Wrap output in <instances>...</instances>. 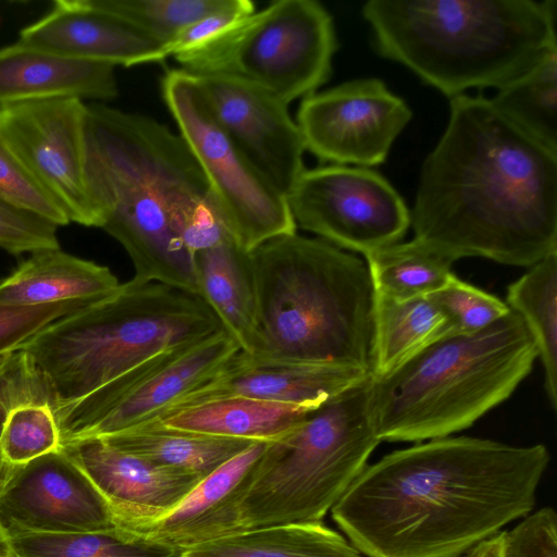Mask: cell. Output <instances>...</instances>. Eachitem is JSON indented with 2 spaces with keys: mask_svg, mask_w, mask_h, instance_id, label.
Listing matches in <instances>:
<instances>
[{
  "mask_svg": "<svg viewBox=\"0 0 557 557\" xmlns=\"http://www.w3.org/2000/svg\"><path fill=\"white\" fill-rule=\"evenodd\" d=\"M181 557H366L322 522L239 532L181 553Z\"/></svg>",
  "mask_w": 557,
  "mask_h": 557,
  "instance_id": "cell-28",
  "label": "cell"
},
{
  "mask_svg": "<svg viewBox=\"0 0 557 557\" xmlns=\"http://www.w3.org/2000/svg\"><path fill=\"white\" fill-rule=\"evenodd\" d=\"M267 443H252L203 478L171 511L126 531L181 553L242 532L240 503Z\"/></svg>",
  "mask_w": 557,
  "mask_h": 557,
  "instance_id": "cell-20",
  "label": "cell"
},
{
  "mask_svg": "<svg viewBox=\"0 0 557 557\" xmlns=\"http://www.w3.org/2000/svg\"><path fill=\"white\" fill-rule=\"evenodd\" d=\"M430 296L450 317L457 333L480 331L510 312L505 301L456 275L445 287Z\"/></svg>",
  "mask_w": 557,
  "mask_h": 557,
  "instance_id": "cell-35",
  "label": "cell"
},
{
  "mask_svg": "<svg viewBox=\"0 0 557 557\" xmlns=\"http://www.w3.org/2000/svg\"><path fill=\"white\" fill-rule=\"evenodd\" d=\"M0 403L5 409L0 466L23 465L62 448L55 412L18 359L11 358L0 371Z\"/></svg>",
  "mask_w": 557,
  "mask_h": 557,
  "instance_id": "cell-24",
  "label": "cell"
},
{
  "mask_svg": "<svg viewBox=\"0 0 557 557\" xmlns=\"http://www.w3.org/2000/svg\"><path fill=\"white\" fill-rule=\"evenodd\" d=\"M18 40L114 67L162 62L166 45L108 10L101 0H55Z\"/></svg>",
  "mask_w": 557,
  "mask_h": 557,
  "instance_id": "cell-18",
  "label": "cell"
},
{
  "mask_svg": "<svg viewBox=\"0 0 557 557\" xmlns=\"http://www.w3.org/2000/svg\"><path fill=\"white\" fill-rule=\"evenodd\" d=\"M87 103L77 98L0 108V133L71 223L101 227L86 180Z\"/></svg>",
  "mask_w": 557,
  "mask_h": 557,
  "instance_id": "cell-12",
  "label": "cell"
},
{
  "mask_svg": "<svg viewBox=\"0 0 557 557\" xmlns=\"http://www.w3.org/2000/svg\"><path fill=\"white\" fill-rule=\"evenodd\" d=\"M507 288L510 310L531 334L544 369L549 405L557 407V251L541 259Z\"/></svg>",
  "mask_w": 557,
  "mask_h": 557,
  "instance_id": "cell-29",
  "label": "cell"
},
{
  "mask_svg": "<svg viewBox=\"0 0 557 557\" xmlns=\"http://www.w3.org/2000/svg\"><path fill=\"white\" fill-rule=\"evenodd\" d=\"M13 557V556H12Z\"/></svg>",
  "mask_w": 557,
  "mask_h": 557,
  "instance_id": "cell-44",
  "label": "cell"
},
{
  "mask_svg": "<svg viewBox=\"0 0 557 557\" xmlns=\"http://www.w3.org/2000/svg\"><path fill=\"white\" fill-rule=\"evenodd\" d=\"M58 226L0 199V248L18 256L59 248Z\"/></svg>",
  "mask_w": 557,
  "mask_h": 557,
  "instance_id": "cell-37",
  "label": "cell"
},
{
  "mask_svg": "<svg viewBox=\"0 0 557 557\" xmlns=\"http://www.w3.org/2000/svg\"><path fill=\"white\" fill-rule=\"evenodd\" d=\"M86 180L133 277L198 296L195 253L232 235L183 137L150 116L87 103Z\"/></svg>",
  "mask_w": 557,
  "mask_h": 557,
  "instance_id": "cell-3",
  "label": "cell"
},
{
  "mask_svg": "<svg viewBox=\"0 0 557 557\" xmlns=\"http://www.w3.org/2000/svg\"><path fill=\"white\" fill-rule=\"evenodd\" d=\"M163 101L205 172L234 240L250 251L297 232L286 197L246 158L213 116L197 78L172 69L161 81Z\"/></svg>",
  "mask_w": 557,
  "mask_h": 557,
  "instance_id": "cell-10",
  "label": "cell"
},
{
  "mask_svg": "<svg viewBox=\"0 0 557 557\" xmlns=\"http://www.w3.org/2000/svg\"><path fill=\"white\" fill-rule=\"evenodd\" d=\"M62 447L90 479L124 530L164 516L202 480L122 450L101 437L73 440Z\"/></svg>",
  "mask_w": 557,
  "mask_h": 557,
  "instance_id": "cell-17",
  "label": "cell"
},
{
  "mask_svg": "<svg viewBox=\"0 0 557 557\" xmlns=\"http://www.w3.org/2000/svg\"><path fill=\"white\" fill-rule=\"evenodd\" d=\"M370 374L337 364L263 360L239 350L165 412L233 396L317 409Z\"/></svg>",
  "mask_w": 557,
  "mask_h": 557,
  "instance_id": "cell-19",
  "label": "cell"
},
{
  "mask_svg": "<svg viewBox=\"0 0 557 557\" xmlns=\"http://www.w3.org/2000/svg\"><path fill=\"white\" fill-rule=\"evenodd\" d=\"M120 284L108 267L70 255L60 247L51 248L30 253L0 281V304H89L108 296Z\"/></svg>",
  "mask_w": 557,
  "mask_h": 557,
  "instance_id": "cell-22",
  "label": "cell"
},
{
  "mask_svg": "<svg viewBox=\"0 0 557 557\" xmlns=\"http://www.w3.org/2000/svg\"><path fill=\"white\" fill-rule=\"evenodd\" d=\"M101 437L111 445L159 466L201 479L248 448L252 441L190 433L152 420Z\"/></svg>",
  "mask_w": 557,
  "mask_h": 557,
  "instance_id": "cell-27",
  "label": "cell"
},
{
  "mask_svg": "<svg viewBox=\"0 0 557 557\" xmlns=\"http://www.w3.org/2000/svg\"><path fill=\"white\" fill-rule=\"evenodd\" d=\"M198 296L244 352L252 345L257 301L249 251L234 239L194 256Z\"/></svg>",
  "mask_w": 557,
  "mask_h": 557,
  "instance_id": "cell-23",
  "label": "cell"
},
{
  "mask_svg": "<svg viewBox=\"0 0 557 557\" xmlns=\"http://www.w3.org/2000/svg\"><path fill=\"white\" fill-rule=\"evenodd\" d=\"M0 557H12L9 535L0 524Z\"/></svg>",
  "mask_w": 557,
  "mask_h": 557,
  "instance_id": "cell-40",
  "label": "cell"
},
{
  "mask_svg": "<svg viewBox=\"0 0 557 557\" xmlns=\"http://www.w3.org/2000/svg\"><path fill=\"white\" fill-rule=\"evenodd\" d=\"M410 219L413 238L453 263L482 257L531 267L557 251V153L491 99L450 98Z\"/></svg>",
  "mask_w": 557,
  "mask_h": 557,
  "instance_id": "cell-2",
  "label": "cell"
},
{
  "mask_svg": "<svg viewBox=\"0 0 557 557\" xmlns=\"http://www.w3.org/2000/svg\"><path fill=\"white\" fill-rule=\"evenodd\" d=\"M221 330L199 296L132 277L52 322L20 350L45 382L58 417L156 354Z\"/></svg>",
  "mask_w": 557,
  "mask_h": 557,
  "instance_id": "cell-6",
  "label": "cell"
},
{
  "mask_svg": "<svg viewBox=\"0 0 557 557\" xmlns=\"http://www.w3.org/2000/svg\"><path fill=\"white\" fill-rule=\"evenodd\" d=\"M0 199L59 226L70 224L61 206L41 187L0 133Z\"/></svg>",
  "mask_w": 557,
  "mask_h": 557,
  "instance_id": "cell-34",
  "label": "cell"
},
{
  "mask_svg": "<svg viewBox=\"0 0 557 557\" xmlns=\"http://www.w3.org/2000/svg\"><path fill=\"white\" fill-rule=\"evenodd\" d=\"M456 333L450 317L431 296L394 300L374 294L371 375H388Z\"/></svg>",
  "mask_w": 557,
  "mask_h": 557,
  "instance_id": "cell-25",
  "label": "cell"
},
{
  "mask_svg": "<svg viewBox=\"0 0 557 557\" xmlns=\"http://www.w3.org/2000/svg\"><path fill=\"white\" fill-rule=\"evenodd\" d=\"M459 557H469V556H468V553H467V554L461 555V556H459Z\"/></svg>",
  "mask_w": 557,
  "mask_h": 557,
  "instance_id": "cell-43",
  "label": "cell"
},
{
  "mask_svg": "<svg viewBox=\"0 0 557 557\" xmlns=\"http://www.w3.org/2000/svg\"><path fill=\"white\" fill-rule=\"evenodd\" d=\"M249 257L257 314L248 355L371 373L374 290L363 260L297 232Z\"/></svg>",
  "mask_w": 557,
  "mask_h": 557,
  "instance_id": "cell-5",
  "label": "cell"
},
{
  "mask_svg": "<svg viewBox=\"0 0 557 557\" xmlns=\"http://www.w3.org/2000/svg\"><path fill=\"white\" fill-rule=\"evenodd\" d=\"M231 0H101L110 11L166 45L189 24L225 8Z\"/></svg>",
  "mask_w": 557,
  "mask_h": 557,
  "instance_id": "cell-33",
  "label": "cell"
},
{
  "mask_svg": "<svg viewBox=\"0 0 557 557\" xmlns=\"http://www.w3.org/2000/svg\"><path fill=\"white\" fill-rule=\"evenodd\" d=\"M4 419H5V409H4L3 405L0 403V436L2 433Z\"/></svg>",
  "mask_w": 557,
  "mask_h": 557,
  "instance_id": "cell-41",
  "label": "cell"
},
{
  "mask_svg": "<svg viewBox=\"0 0 557 557\" xmlns=\"http://www.w3.org/2000/svg\"><path fill=\"white\" fill-rule=\"evenodd\" d=\"M86 305L88 302L79 301L41 306H10L0 304V356L20 350L49 324Z\"/></svg>",
  "mask_w": 557,
  "mask_h": 557,
  "instance_id": "cell-36",
  "label": "cell"
},
{
  "mask_svg": "<svg viewBox=\"0 0 557 557\" xmlns=\"http://www.w3.org/2000/svg\"><path fill=\"white\" fill-rule=\"evenodd\" d=\"M491 101L506 117L557 153V49L498 88Z\"/></svg>",
  "mask_w": 557,
  "mask_h": 557,
  "instance_id": "cell-31",
  "label": "cell"
},
{
  "mask_svg": "<svg viewBox=\"0 0 557 557\" xmlns=\"http://www.w3.org/2000/svg\"><path fill=\"white\" fill-rule=\"evenodd\" d=\"M13 557H180L181 552L124 529L9 536Z\"/></svg>",
  "mask_w": 557,
  "mask_h": 557,
  "instance_id": "cell-32",
  "label": "cell"
},
{
  "mask_svg": "<svg viewBox=\"0 0 557 557\" xmlns=\"http://www.w3.org/2000/svg\"><path fill=\"white\" fill-rule=\"evenodd\" d=\"M10 355H11V354H9V355H4V356H0V371H1V369L3 368V366L5 364V362H7V360H8V358H9V356H10Z\"/></svg>",
  "mask_w": 557,
  "mask_h": 557,
  "instance_id": "cell-42",
  "label": "cell"
},
{
  "mask_svg": "<svg viewBox=\"0 0 557 557\" xmlns=\"http://www.w3.org/2000/svg\"><path fill=\"white\" fill-rule=\"evenodd\" d=\"M239 350L237 342L221 330L156 354L101 394L98 412L74 440L106 436L159 419Z\"/></svg>",
  "mask_w": 557,
  "mask_h": 557,
  "instance_id": "cell-15",
  "label": "cell"
},
{
  "mask_svg": "<svg viewBox=\"0 0 557 557\" xmlns=\"http://www.w3.org/2000/svg\"><path fill=\"white\" fill-rule=\"evenodd\" d=\"M543 444L446 436L368 465L331 509L366 557H459L532 512Z\"/></svg>",
  "mask_w": 557,
  "mask_h": 557,
  "instance_id": "cell-1",
  "label": "cell"
},
{
  "mask_svg": "<svg viewBox=\"0 0 557 557\" xmlns=\"http://www.w3.org/2000/svg\"><path fill=\"white\" fill-rule=\"evenodd\" d=\"M119 95L115 67L17 40L0 48V108L55 98L106 102Z\"/></svg>",
  "mask_w": 557,
  "mask_h": 557,
  "instance_id": "cell-21",
  "label": "cell"
},
{
  "mask_svg": "<svg viewBox=\"0 0 557 557\" xmlns=\"http://www.w3.org/2000/svg\"><path fill=\"white\" fill-rule=\"evenodd\" d=\"M375 295L394 300L430 296L454 277L453 262L412 239L364 255Z\"/></svg>",
  "mask_w": 557,
  "mask_h": 557,
  "instance_id": "cell-30",
  "label": "cell"
},
{
  "mask_svg": "<svg viewBox=\"0 0 557 557\" xmlns=\"http://www.w3.org/2000/svg\"><path fill=\"white\" fill-rule=\"evenodd\" d=\"M380 442L370 374L267 443L240 503L242 532L322 522Z\"/></svg>",
  "mask_w": 557,
  "mask_h": 557,
  "instance_id": "cell-8",
  "label": "cell"
},
{
  "mask_svg": "<svg viewBox=\"0 0 557 557\" xmlns=\"http://www.w3.org/2000/svg\"><path fill=\"white\" fill-rule=\"evenodd\" d=\"M312 410L296 405L233 396L172 410L157 420L168 428L190 433L270 442L295 428Z\"/></svg>",
  "mask_w": 557,
  "mask_h": 557,
  "instance_id": "cell-26",
  "label": "cell"
},
{
  "mask_svg": "<svg viewBox=\"0 0 557 557\" xmlns=\"http://www.w3.org/2000/svg\"><path fill=\"white\" fill-rule=\"evenodd\" d=\"M181 557V556H180Z\"/></svg>",
  "mask_w": 557,
  "mask_h": 557,
  "instance_id": "cell-45",
  "label": "cell"
},
{
  "mask_svg": "<svg viewBox=\"0 0 557 557\" xmlns=\"http://www.w3.org/2000/svg\"><path fill=\"white\" fill-rule=\"evenodd\" d=\"M249 0H231L230 3L183 28L168 45L169 55L191 49L223 32L242 17L255 12Z\"/></svg>",
  "mask_w": 557,
  "mask_h": 557,
  "instance_id": "cell-38",
  "label": "cell"
},
{
  "mask_svg": "<svg viewBox=\"0 0 557 557\" xmlns=\"http://www.w3.org/2000/svg\"><path fill=\"white\" fill-rule=\"evenodd\" d=\"M195 77L220 126L253 166L286 197L306 169V148L288 106L239 81L221 76Z\"/></svg>",
  "mask_w": 557,
  "mask_h": 557,
  "instance_id": "cell-16",
  "label": "cell"
},
{
  "mask_svg": "<svg viewBox=\"0 0 557 557\" xmlns=\"http://www.w3.org/2000/svg\"><path fill=\"white\" fill-rule=\"evenodd\" d=\"M536 358L512 310L480 331L446 336L391 374L371 375L376 435L421 443L466 430L511 396Z\"/></svg>",
  "mask_w": 557,
  "mask_h": 557,
  "instance_id": "cell-7",
  "label": "cell"
},
{
  "mask_svg": "<svg viewBox=\"0 0 557 557\" xmlns=\"http://www.w3.org/2000/svg\"><path fill=\"white\" fill-rule=\"evenodd\" d=\"M361 13L382 58L449 99L498 89L557 49L556 0H371Z\"/></svg>",
  "mask_w": 557,
  "mask_h": 557,
  "instance_id": "cell-4",
  "label": "cell"
},
{
  "mask_svg": "<svg viewBox=\"0 0 557 557\" xmlns=\"http://www.w3.org/2000/svg\"><path fill=\"white\" fill-rule=\"evenodd\" d=\"M286 201L297 227L363 256L399 243L411 226L404 198L369 168L305 169Z\"/></svg>",
  "mask_w": 557,
  "mask_h": 557,
  "instance_id": "cell-11",
  "label": "cell"
},
{
  "mask_svg": "<svg viewBox=\"0 0 557 557\" xmlns=\"http://www.w3.org/2000/svg\"><path fill=\"white\" fill-rule=\"evenodd\" d=\"M469 557H503L500 532L468 552Z\"/></svg>",
  "mask_w": 557,
  "mask_h": 557,
  "instance_id": "cell-39",
  "label": "cell"
},
{
  "mask_svg": "<svg viewBox=\"0 0 557 557\" xmlns=\"http://www.w3.org/2000/svg\"><path fill=\"white\" fill-rule=\"evenodd\" d=\"M0 524L7 534L120 529L111 507L63 447L0 466Z\"/></svg>",
  "mask_w": 557,
  "mask_h": 557,
  "instance_id": "cell-14",
  "label": "cell"
},
{
  "mask_svg": "<svg viewBox=\"0 0 557 557\" xmlns=\"http://www.w3.org/2000/svg\"><path fill=\"white\" fill-rule=\"evenodd\" d=\"M411 117L403 98L369 77L302 98L296 123L306 150L319 160L370 168L385 162Z\"/></svg>",
  "mask_w": 557,
  "mask_h": 557,
  "instance_id": "cell-13",
  "label": "cell"
},
{
  "mask_svg": "<svg viewBox=\"0 0 557 557\" xmlns=\"http://www.w3.org/2000/svg\"><path fill=\"white\" fill-rule=\"evenodd\" d=\"M333 17L315 0H278L173 55L194 76L258 87L287 106L324 85L337 50Z\"/></svg>",
  "mask_w": 557,
  "mask_h": 557,
  "instance_id": "cell-9",
  "label": "cell"
}]
</instances>
